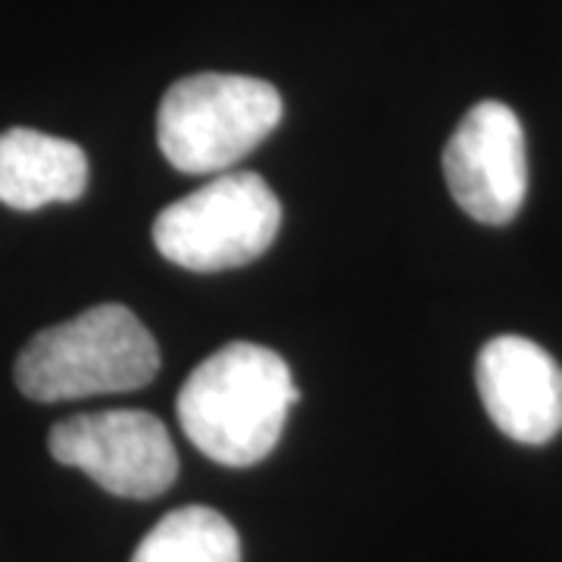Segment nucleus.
<instances>
[{"mask_svg":"<svg viewBox=\"0 0 562 562\" xmlns=\"http://www.w3.org/2000/svg\"><path fill=\"white\" fill-rule=\"evenodd\" d=\"M297 401L291 366L276 350L235 341L188 375L176 409L181 431L203 457L244 469L276 450Z\"/></svg>","mask_w":562,"mask_h":562,"instance_id":"f257e3e1","label":"nucleus"},{"mask_svg":"<svg viewBox=\"0 0 562 562\" xmlns=\"http://www.w3.org/2000/svg\"><path fill=\"white\" fill-rule=\"evenodd\" d=\"M160 372V347L122 303H101L38 331L16 360V384L29 401L60 403L125 394Z\"/></svg>","mask_w":562,"mask_h":562,"instance_id":"f03ea898","label":"nucleus"},{"mask_svg":"<svg viewBox=\"0 0 562 562\" xmlns=\"http://www.w3.org/2000/svg\"><path fill=\"white\" fill-rule=\"evenodd\" d=\"M284 103L269 81L228 72L179 79L160 103L157 144L188 176H213L244 160L276 132Z\"/></svg>","mask_w":562,"mask_h":562,"instance_id":"7ed1b4c3","label":"nucleus"},{"mask_svg":"<svg viewBox=\"0 0 562 562\" xmlns=\"http://www.w3.org/2000/svg\"><path fill=\"white\" fill-rule=\"evenodd\" d=\"M281 228V203L257 172H225L169 203L154 222L162 257L191 272L238 269L262 257Z\"/></svg>","mask_w":562,"mask_h":562,"instance_id":"20e7f679","label":"nucleus"},{"mask_svg":"<svg viewBox=\"0 0 562 562\" xmlns=\"http://www.w3.org/2000/svg\"><path fill=\"white\" fill-rule=\"evenodd\" d=\"M50 457L81 469L103 491L128 501H154L179 475V453L166 425L147 409H101L57 422Z\"/></svg>","mask_w":562,"mask_h":562,"instance_id":"39448f33","label":"nucleus"},{"mask_svg":"<svg viewBox=\"0 0 562 562\" xmlns=\"http://www.w3.org/2000/svg\"><path fill=\"white\" fill-rule=\"evenodd\" d=\"M443 179L472 220L484 225L516 220L528 191L519 116L501 101L475 103L443 147Z\"/></svg>","mask_w":562,"mask_h":562,"instance_id":"423d86ee","label":"nucleus"},{"mask_svg":"<svg viewBox=\"0 0 562 562\" xmlns=\"http://www.w3.org/2000/svg\"><path fill=\"white\" fill-rule=\"evenodd\" d=\"M475 382L491 422L519 443H547L562 431V369L541 344L522 335L487 341Z\"/></svg>","mask_w":562,"mask_h":562,"instance_id":"0eeeda50","label":"nucleus"},{"mask_svg":"<svg viewBox=\"0 0 562 562\" xmlns=\"http://www.w3.org/2000/svg\"><path fill=\"white\" fill-rule=\"evenodd\" d=\"M88 188V157L79 144L35 128L0 135V203L32 213L47 203L79 201Z\"/></svg>","mask_w":562,"mask_h":562,"instance_id":"6e6552de","label":"nucleus"},{"mask_svg":"<svg viewBox=\"0 0 562 562\" xmlns=\"http://www.w3.org/2000/svg\"><path fill=\"white\" fill-rule=\"evenodd\" d=\"M132 562H241V538L216 509L181 506L144 535Z\"/></svg>","mask_w":562,"mask_h":562,"instance_id":"1a4fd4ad","label":"nucleus"}]
</instances>
